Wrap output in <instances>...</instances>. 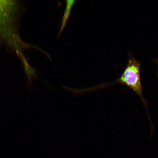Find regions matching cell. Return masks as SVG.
Here are the masks:
<instances>
[{
    "label": "cell",
    "mask_w": 158,
    "mask_h": 158,
    "mask_svg": "<svg viewBox=\"0 0 158 158\" xmlns=\"http://www.w3.org/2000/svg\"><path fill=\"white\" fill-rule=\"evenodd\" d=\"M19 11L17 1H0V45L13 49L21 59L25 69L30 68L23 54L24 49L32 48L21 39L18 29Z\"/></svg>",
    "instance_id": "obj_1"
},
{
    "label": "cell",
    "mask_w": 158,
    "mask_h": 158,
    "mask_svg": "<svg viewBox=\"0 0 158 158\" xmlns=\"http://www.w3.org/2000/svg\"><path fill=\"white\" fill-rule=\"evenodd\" d=\"M140 63L135 59L130 58L123 74L118 80L113 82L85 89L84 91L86 93L91 90L106 88L116 83H121L126 85L135 92L141 98L146 106V102L143 95V87L140 78Z\"/></svg>",
    "instance_id": "obj_2"
},
{
    "label": "cell",
    "mask_w": 158,
    "mask_h": 158,
    "mask_svg": "<svg viewBox=\"0 0 158 158\" xmlns=\"http://www.w3.org/2000/svg\"><path fill=\"white\" fill-rule=\"evenodd\" d=\"M75 2L74 0H73V1L67 0L66 1L67 3L66 9L65 10L64 14L62 19V21H61L62 23H61L60 28L59 31L58 36L60 35L61 32H62L64 28L69 16L70 15L71 9H72L73 6Z\"/></svg>",
    "instance_id": "obj_3"
},
{
    "label": "cell",
    "mask_w": 158,
    "mask_h": 158,
    "mask_svg": "<svg viewBox=\"0 0 158 158\" xmlns=\"http://www.w3.org/2000/svg\"><path fill=\"white\" fill-rule=\"evenodd\" d=\"M157 65H158V61L157 62ZM157 75H158V70Z\"/></svg>",
    "instance_id": "obj_4"
}]
</instances>
